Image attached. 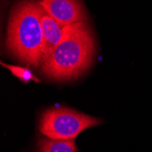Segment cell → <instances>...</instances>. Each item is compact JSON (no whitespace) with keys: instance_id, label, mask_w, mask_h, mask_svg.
I'll list each match as a JSON object with an SVG mask.
<instances>
[{"instance_id":"5","label":"cell","mask_w":152,"mask_h":152,"mask_svg":"<svg viewBox=\"0 0 152 152\" xmlns=\"http://www.w3.org/2000/svg\"><path fill=\"white\" fill-rule=\"evenodd\" d=\"M41 26L43 33V64L61 41L66 26L62 25L42 7ZM42 64V65H43Z\"/></svg>"},{"instance_id":"7","label":"cell","mask_w":152,"mask_h":152,"mask_svg":"<svg viewBox=\"0 0 152 152\" xmlns=\"http://www.w3.org/2000/svg\"><path fill=\"white\" fill-rule=\"evenodd\" d=\"M1 65L7 68V69L18 78H19L24 83H28L29 81L34 82H40V80L32 73V71L27 67H23L19 66H14V65H8L5 64L4 62H1Z\"/></svg>"},{"instance_id":"4","label":"cell","mask_w":152,"mask_h":152,"mask_svg":"<svg viewBox=\"0 0 152 152\" xmlns=\"http://www.w3.org/2000/svg\"><path fill=\"white\" fill-rule=\"evenodd\" d=\"M42 7L64 26L87 22L86 9L80 0H41Z\"/></svg>"},{"instance_id":"2","label":"cell","mask_w":152,"mask_h":152,"mask_svg":"<svg viewBox=\"0 0 152 152\" xmlns=\"http://www.w3.org/2000/svg\"><path fill=\"white\" fill-rule=\"evenodd\" d=\"M42 6L37 0H24L15 6L9 17L6 45L7 50L24 63L43 64Z\"/></svg>"},{"instance_id":"1","label":"cell","mask_w":152,"mask_h":152,"mask_svg":"<svg viewBox=\"0 0 152 152\" xmlns=\"http://www.w3.org/2000/svg\"><path fill=\"white\" fill-rule=\"evenodd\" d=\"M95 50V37L87 22L66 26L59 44L41 66V73L54 80L76 78L91 66Z\"/></svg>"},{"instance_id":"6","label":"cell","mask_w":152,"mask_h":152,"mask_svg":"<svg viewBox=\"0 0 152 152\" xmlns=\"http://www.w3.org/2000/svg\"><path fill=\"white\" fill-rule=\"evenodd\" d=\"M38 152H77L73 140H59L43 137L38 141Z\"/></svg>"},{"instance_id":"3","label":"cell","mask_w":152,"mask_h":152,"mask_svg":"<svg viewBox=\"0 0 152 152\" xmlns=\"http://www.w3.org/2000/svg\"><path fill=\"white\" fill-rule=\"evenodd\" d=\"M101 119L67 107L48 108L42 114L39 130L52 140H71L82 131L101 124Z\"/></svg>"}]
</instances>
